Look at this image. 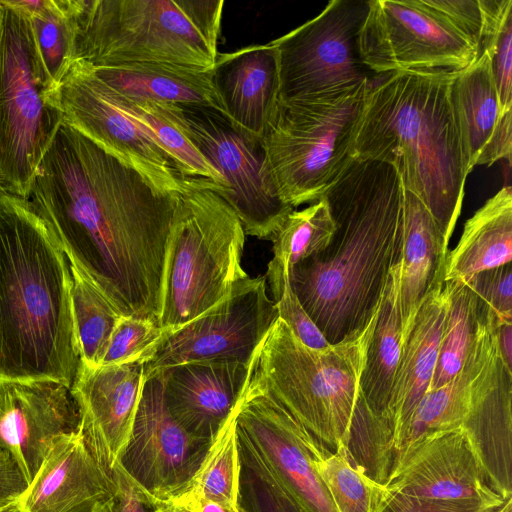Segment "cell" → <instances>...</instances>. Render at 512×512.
<instances>
[{
	"label": "cell",
	"mask_w": 512,
	"mask_h": 512,
	"mask_svg": "<svg viewBox=\"0 0 512 512\" xmlns=\"http://www.w3.org/2000/svg\"><path fill=\"white\" fill-rule=\"evenodd\" d=\"M335 223L322 198L302 210H293L273 238V258L266 281L273 299L279 295L289 272L299 262L323 251L330 243Z\"/></svg>",
	"instance_id": "obj_32"
},
{
	"label": "cell",
	"mask_w": 512,
	"mask_h": 512,
	"mask_svg": "<svg viewBox=\"0 0 512 512\" xmlns=\"http://www.w3.org/2000/svg\"><path fill=\"white\" fill-rule=\"evenodd\" d=\"M495 512H512V498L504 501Z\"/></svg>",
	"instance_id": "obj_50"
},
{
	"label": "cell",
	"mask_w": 512,
	"mask_h": 512,
	"mask_svg": "<svg viewBox=\"0 0 512 512\" xmlns=\"http://www.w3.org/2000/svg\"><path fill=\"white\" fill-rule=\"evenodd\" d=\"M165 332L153 321L121 315L100 365H143Z\"/></svg>",
	"instance_id": "obj_39"
},
{
	"label": "cell",
	"mask_w": 512,
	"mask_h": 512,
	"mask_svg": "<svg viewBox=\"0 0 512 512\" xmlns=\"http://www.w3.org/2000/svg\"><path fill=\"white\" fill-rule=\"evenodd\" d=\"M457 71L374 74L354 141V159L388 163L427 207L449 242L469 174L450 87Z\"/></svg>",
	"instance_id": "obj_4"
},
{
	"label": "cell",
	"mask_w": 512,
	"mask_h": 512,
	"mask_svg": "<svg viewBox=\"0 0 512 512\" xmlns=\"http://www.w3.org/2000/svg\"><path fill=\"white\" fill-rule=\"evenodd\" d=\"M3 452V449L0 448V454Z\"/></svg>",
	"instance_id": "obj_54"
},
{
	"label": "cell",
	"mask_w": 512,
	"mask_h": 512,
	"mask_svg": "<svg viewBox=\"0 0 512 512\" xmlns=\"http://www.w3.org/2000/svg\"><path fill=\"white\" fill-rule=\"evenodd\" d=\"M69 264L80 361L97 367L107 352L121 314L75 262L69 260Z\"/></svg>",
	"instance_id": "obj_36"
},
{
	"label": "cell",
	"mask_w": 512,
	"mask_h": 512,
	"mask_svg": "<svg viewBox=\"0 0 512 512\" xmlns=\"http://www.w3.org/2000/svg\"><path fill=\"white\" fill-rule=\"evenodd\" d=\"M111 476L116 484L113 512H152L151 506L140 496L119 464L114 467Z\"/></svg>",
	"instance_id": "obj_44"
},
{
	"label": "cell",
	"mask_w": 512,
	"mask_h": 512,
	"mask_svg": "<svg viewBox=\"0 0 512 512\" xmlns=\"http://www.w3.org/2000/svg\"><path fill=\"white\" fill-rule=\"evenodd\" d=\"M232 512H250L246 507H243L241 504L233 510Z\"/></svg>",
	"instance_id": "obj_53"
},
{
	"label": "cell",
	"mask_w": 512,
	"mask_h": 512,
	"mask_svg": "<svg viewBox=\"0 0 512 512\" xmlns=\"http://www.w3.org/2000/svg\"><path fill=\"white\" fill-rule=\"evenodd\" d=\"M222 188L185 178L168 239L159 325L173 332L222 300L240 280L246 234Z\"/></svg>",
	"instance_id": "obj_7"
},
{
	"label": "cell",
	"mask_w": 512,
	"mask_h": 512,
	"mask_svg": "<svg viewBox=\"0 0 512 512\" xmlns=\"http://www.w3.org/2000/svg\"><path fill=\"white\" fill-rule=\"evenodd\" d=\"M212 70L228 122L261 142L279 104L278 56L273 44L219 53Z\"/></svg>",
	"instance_id": "obj_23"
},
{
	"label": "cell",
	"mask_w": 512,
	"mask_h": 512,
	"mask_svg": "<svg viewBox=\"0 0 512 512\" xmlns=\"http://www.w3.org/2000/svg\"><path fill=\"white\" fill-rule=\"evenodd\" d=\"M447 240L427 207L404 188L399 306L403 341L426 298L443 284Z\"/></svg>",
	"instance_id": "obj_26"
},
{
	"label": "cell",
	"mask_w": 512,
	"mask_h": 512,
	"mask_svg": "<svg viewBox=\"0 0 512 512\" xmlns=\"http://www.w3.org/2000/svg\"><path fill=\"white\" fill-rule=\"evenodd\" d=\"M278 318L275 303L268 297L266 277L248 276L204 313L165 332L143 364L144 376L192 362L250 365Z\"/></svg>",
	"instance_id": "obj_12"
},
{
	"label": "cell",
	"mask_w": 512,
	"mask_h": 512,
	"mask_svg": "<svg viewBox=\"0 0 512 512\" xmlns=\"http://www.w3.org/2000/svg\"><path fill=\"white\" fill-rule=\"evenodd\" d=\"M447 312L430 389L452 380L463 368L482 324L484 303L468 279L445 281Z\"/></svg>",
	"instance_id": "obj_33"
},
{
	"label": "cell",
	"mask_w": 512,
	"mask_h": 512,
	"mask_svg": "<svg viewBox=\"0 0 512 512\" xmlns=\"http://www.w3.org/2000/svg\"><path fill=\"white\" fill-rule=\"evenodd\" d=\"M497 339L505 362L512 364V321H501L497 318Z\"/></svg>",
	"instance_id": "obj_48"
},
{
	"label": "cell",
	"mask_w": 512,
	"mask_h": 512,
	"mask_svg": "<svg viewBox=\"0 0 512 512\" xmlns=\"http://www.w3.org/2000/svg\"><path fill=\"white\" fill-rule=\"evenodd\" d=\"M237 406L240 461L252 476L299 512H337L313 462L316 437L260 388L251 371Z\"/></svg>",
	"instance_id": "obj_10"
},
{
	"label": "cell",
	"mask_w": 512,
	"mask_h": 512,
	"mask_svg": "<svg viewBox=\"0 0 512 512\" xmlns=\"http://www.w3.org/2000/svg\"><path fill=\"white\" fill-rule=\"evenodd\" d=\"M152 512H200L199 496L187 488L170 498L153 502Z\"/></svg>",
	"instance_id": "obj_47"
},
{
	"label": "cell",
	"mask_w": 512,
	"mask_h": 512,
	"mask_svg": "<svg viewBox=\"0 0 512 512\" xmlns=\"http://www.w3.org/2000/svg\"><path fill=\"white\" fill-rule=\"evenodd\" d=\"M64 249L29 199L0 191V377L70 387L80 361Z\"/></svg>",
	"instance_id": "obj_3"
},
{
	"label": "cell",
	"mask_w": 512,
	"mask_h": 512,
	"mask_svg": "<svg viewBox=\"0 0 512 512\" xmlns=\"http://www.w3.org/2000/svg\"><path fill=\"white\" fill-rule=\"evenodd\" d=\"M70 387L50 380L0 377V448L29 484L53 439L77 429Z\"/></svg>",
	"instance_id": "obj_18"
},
{
	"label": "cell",
	"mask_w": 512,
	"mask_h": 512,
	"mask_svg": "<svg viewBox=\"0 0 512 512\" xmlns=\"http://www.w3.org/2000/svg\"><path fill=\"white\" fill-rule=\"evenodd\" d=\"M368 0H332L323 11L271 41L279 68V100L346 93L374 74L362 61L359 35Z\"/></svg>",
	"instance_id": "obj_11"
},
{
	"label": "cell",
	"mask_w": 512,
	"mask_h": 512,
	"mask_svg": "<svg viewBox=\"0 0 512 512\" xmlns=\"http://www.w3.org/2000/svg\"><path fill=\"white\" fill-rule=\"evenodd\" d=\"M107 87L117 108L157 144L183 178L211 180L222 188L221 191L217 190L220 194L229 190L223 176L197 148L180 124L176 115V104L126 96Z\"/></svg>",
	"instance_id": "obj_31"
},
{
	"label": "cell",
	"mask_w": 512,
	"mask_h": 512,
	"mask_svg": "<svg viewBox=\"0 0 512 512\" xmlns=\"http://www.w3.org/2000/svg\"><path fill=\"white\" fill-rule=\"evenodd\" d=\"M399 282L398 262L389 272L360 380L361 394L368 410L378 421L386 450V422L403 346Z\"/></svg>",
	"instance_id": "obj_29"
},
{
	"label": "cell",
	"mask_w": 512,
	"mask_h": 512,
	"mask_svg": "<svg viewBox=\"0 0 512 512\" xmlns=\"http://www.w3.org/2000/svg\"><path fill=\"white\" fill-rule=\"evenodd\" d=\"M63 116L30 17L0 0V191L29 199Z\"/></svg>",
	"instance_id": "obj_9"
},
{
	"label": "cell",
	"mask_w": 512,
	"mask_h": 512,
	"mask_svg": "<svg viewBox=\"0 0 512 512\" xmlns=\"http://www.w3.org/2000/svg\"><path fill=\"white\" fill-rule=\"evenodd\" d=\"M248 493L252 507L250 512H299L288 499L253 476L248 482Z\"/></svg>",
	"instance_id": "obj_46"
},
{
	"label": "cell",
	"mask_w": 512,
	"mask_h": 512,
	"mask_svg": "<svg viewBox=\"0 0 512 512\" xmlns=\"http://www.w3.org/2000/svg\"><path fill=\"white\" fill-rule=\"evenodd\" d=\"M178 195L156 190L63 121L38 165L29 200L68 260L121 315L159 324Z\"/></svg>",
	"instance_id": "obj_1"
},
{
	"label": "cell",
	"mask_w": 512,
	"mask_h": 512,
	"mask_svg": "<svg viewBox=\"0 0 512 512\" xmlns=\"http://www.w3.org/2000/svg\"><path fill=\"white\" fill-rule=\"evenodd\" d=\"M359 49L373 74L460 71L479 56L468 38L422 0H368Z\"/></svg>",
	"instance_id": "obj_14"
},
{
	"label": "cell",
	"mask_w": 512,
	"mask_h": 512,
	"mask_svg": "<svg viewBox=\"0 0 512 512\" xmlns=\"http://www.w3.org/2000/svg\"><path fill=\"white\" fill-rule=\"evenodd\" d=\"M113 501V500H112ZM112 501L97 512H113Z\"/></svg>",
	"instance_id": "obj_52"
},
{
	"label": "cell",
	"mask_w": 512,
	"mask_h": 512,
	"mask_svg": "<svg viewBox=\"0 0 512 512\" xmlns=\"http://www.w3.org/2000/svg\"><path fill=\"white\" fill-rule=\"evenodd\" d=\"M116 484L76 429L56 436L32 481L15 502L17 512H97Z\"/></svg>",
	"instance_id": "obj_20"
},
{
	"label": "cell",
	"mask_w": 512,
	"mask_h": 512,
	"mask_svg": "<svg viewBox=\"0 0 512 512\" xmlns=\"http://www.w3.org/2000/svg\"><path fill=\"white\" fill-rule=\"evenodd\" d=\"M160 371L170 414L186 431L211 443L236 406L250 365L192 362Z\"/></svg>",
	"instance_id": "obj_22"
},
{
	"label": "cell",
	"mask_w": 512,
	"mask_h": 512,
	"mask_svg": "<svg viewBox=\"0 0 512 512\" xmlns=\"http://www.w3.org/2000/svg\"><path fill=\"white\" fill-rule=\"evenodd\" d=\"M368 81L339 95L279 100L261 146L271 178L294 209L322 199L354 160Z\"/></svg>",
	"instance_id": "obj_8"
},
{
	"label": "cell",
	"mask_w": 512,
	"mask_h": 512,
	"mask_svg": "<svg viewBox=\"0 0 512 512\" xmlns=\"http://www.w3.org/2000/svg\"><path fill=\"white\" fill-rule=\"evenodd\" d=\"M480 51L484 17L479 0H422Z\"/></svg>",
	"instance_id": "obj_42"
},
{
	"label": "cell",
	"mask_w": 512,
	"mask_h": 512,
	"mask_svg": "<svg viewBox=\"0 0 512 512\" xmlns=\"http://www.w3.org/2000/svg\"><path fill=\"white\" fill-rule=\"evenodd\" d=\"M27 487L16 461L3 450L0 454V507L15 503Z\"/></svg>",
	"instance_id": "obj_45"
},
{
	"label": "cell",
	"mask_w": 512,
	"mask_h": 512,
	"mask_svg": "<svg viewBox=\"0 0 512 512\" xmlns=\"http://www.w3.org/2000/svg\"><path fill=\"white\" fill-rule=\"evenodd\" d=\"M223 0H79L74 61L212 69Z\"/></svg>",
	"instance_id": "obj_5"
},
{
	"label": "cell",
	"mask_w": 512,
	"mask_h": 512,
	"mask_svg": "<svg viewBox=\"0 0 512 512\" xmlns=\"http://www.w3.org/2000/svg\"><path fill=\"white\" fill-rule=\"evenodd\" d=\"M177 118L197 148L223 176L219 193L238 216L246 235L272 241L294 210L281 197L261 142L237 131L219 113L175 105Z\"/></svg>",
	"instance_id": "obj_13"
},
{
	"label": "cell",
	"mask_w": 512,
	"mask_h": 512,
	"mask_svg": "<svg viewBox=\"0 0 512 512\" xmlns=\"http://www.w3.org/2000/svg\"><path fill=\"white\" fill-rule=\"evenodd\" d=\"M479 299L501 321H512L511 263L467 278Z\"/></svg>",
	"instance_id": "obj_40"
},
{
	"label": "cell",
	"mask_w": 512,
	"mask_h": 512,
	"mask_svg": "<svg viewBox=\"0 0 512 512\" xmlns=\"http://www.w3.org/2000/svg\"><path fill=\"white\" fill-rule=\"evenodd\" d=\"M273 302L279 318L305 345L315 349H323L330 345L301 305L291 288L289 279L285 281L281 292L273 299Z\"/></svg>",
	"instance_id": "obj_41"
},
{
	"label": "cell",
	"mask_w": 512,
	"mask_h": 512,
	"mask_svg": "<svg viewBox=\"0 0 512 512\" xmlns=\"http://www.w3.org/2000/svg\"><path fill=\"white\" fill-rule=\"evenodd\" d=\"M512 258V190L502 187L470 217L447 254L443 282L466 279Z\"/></svg>",
	"instance_id": "obj_30"
},
{
	"label": "cell",
	"mask_w": 512,
	"mask_h": 512,
	"mask_svg": "<svg viewBox=\"0 0 512 512\" xmlns=\"http://www.w3.org/2000/svg\"><path fill=\"white\" fill-rule=\"evenodd\" d=\"M461 428L495 492L512 498V370L499 348L497 324Z\"/></svg>",
	"instance_id": "obj_21"
},
{
	"label": "cell",
	"mask_w": 512,
	"mask_h": 512,
	"mask_svg": "<svg viewBox=\"0 0 512 512\" xmlns=\"http://www.w3.org/2000/svg\"><path fill=\"white\" fill-rule=\"evenodd\" d=\"M378 311L356 336L323 349L305 345L278 318L251 361L260 388L332 451L348 445Z\"/></svg>",
	"instance_id": "obj_6"
},
{
	"label": "cell",
	"mask_w": 512,
	"mask_h": 512,
	"mask_svg": "<svg viewBox=\"0 0 512 512\" xmlns=\"http://www.w3.org/2000/svg\"><path fill=\"white\" fill-rule=\"evenodd\" d=\"M446 312L447 291L443 282L421 305L403 341L386 422L390 472L393 446L430 389Z\"/></svg>",
	"instance_id": "obj_25"
},
{
	"label": "cell",
	"mask_w": 512,
	"mask_h": 512,
	"mask_svg": "<svg viewBox=\"0 0 512 512\" xmlns=\"http://www.w3.org/2000/svg\"><path fill=\"white\" fill-rule=\"evenodd\" d=\"M385 486L392 493L425 499L491 505L505 501L491 486L461 427L418 442L401 458Z\"/></svg>",
	"instance_id": "obj_19"
},
{
	"label": "cell",
	"mask_w": 512,
	"mask_h": 512,
	"mask_svg": "<svg viewBox=\"0 0 512 512\" xmlns=\"http://www.w3.org/2000/svg\"><path fill=\"white\" fill-rule=\"evenodd\" d=\"M484 25L479 55L489 58L503 112L512 110V0H479Z\"/></svg>",
	"instance_id": "obj_38"
},
{
	"label": "cell",
	"mask_w": 512,
	"mask_h": 512,
	"mask_svg": "<svg viewBox=\"0 0 512 512\" xmlns=\"http://www.w3.org/2000/svg\"><path fill=\"white\" fill-rule=\"evenodd\" d=\"M312 455L337 512H382L391 491L358 469L347 448L332 451L316 438Z\"/></svg>",
	"instance_id": "obj_34"
},
{
	"label": "cell",
	"mask_w": 512,
	"mask_h": 512,
	"mask_svg": "<svg viewBox=\"0 0 512 512\" xmlns=\"http://www.w3.org/2000/svg\"><path fill=\"white\" fill-rule=\"evenodd\" d=\"M335 231L321 252L294 265L289 282L330 344L360 333L379 310L399 262L404 187L396 168L354 159L324 195Z\"/></svg>",
	"instance_id": "obj_2"
},
{
	"label": "cell",
	"mask_w": 512,
	"mask_h": 512,
	"mask_svg": "<svg viewBox=\"0 0 512 512\" xmlns=\"http://www.w3.org/2000/svg\"><path fill=\"white\" fill-rule=\"evenodd\" d=\"M209 445L170 414L162 372L145 376L131 436L118 464L148 505L186 490Z\"/></svg>",
	"instance_id": "obj_16"
},
{
	"label": "cell",
	"mask_w": 512,
	"mask_h": 512,
	"mask_svg": "<svg viewBox=\"0 0 512 512\" xmlns=\"http://www.w3.org/2000/svg\"><path fill=\"white\" fill-rule=\"evenodd\" d=\"M79 0H49L40 13L29 16L36 47L55 88L74 62Z\"/></svg>",
	"instance_id": "obj_37"
},
{
	"label": "cell",
	"mask_w": 512,
	"mask_h": 512,
	"mask_svg": "<svg viewBox=\"0 0 512 512\" xmlns=\"http://www.w3.org/2000/svg\"><path fill=\"white\" fill-rule=\"evenodd\" d=\"M496 324V315L484 304L479 335L468 359L452 380L440 388L429 390L420 400L393 446L390 475L401 458L418 442L432 434L461 427L468 410L472 383L485 360Z\"/></svg>",
	"instance_id": "obj_28"
},
{
	"label": "cell",
	"mask_w": 512,
	"mask_h": 512,
	"mask_svg": "<svg viewBox=\"0 0 512 512\" xmlns=\"http://www.w3.org/2000/svg\"><path fill=\"white\" fill-rule=\"evenodd\" d=\"M199 510L200 512H232L225 506L202 497H199Z\"/></svg>",
	"instance_id": "obj_49"
},
{
	"label": "cell",
	"mask_w": 512,
	"mask_h": 512,
	"mask_svg": "<svg viewBox=\"0 0 512 512\" xmlns=\"http://www.w3.org/2000/svg\"><path fill=\"white\" fill-rule=\"evenodd\" d=\"M499 506L501 504L491 505L472 500H433L392 493L382 512H495Z\"/></svg>",
	"instance_id": "obj_43"
},
{
	"label": "cell",
	"mask_w": 512,
	"mask_h": 512,
	"mask_svg": "<svg viewBox=\"0 0 512 512\" xmlns=\"http://www.w3.org/2000/svg\"><path fill=\"white\" fill-rule=\"evenodd\" d=\"M238 406L222 424L188 486L199 497L230 510L239 506L241 461L237 434Z\"/></svg>",
	"instance_id": "obj_35"
},
{
	"label": "cell",
	"mask_w": 512,
	"mask_h": 512,
	"mask_svg": "<svg viewBox=\"0 0 512 512\" xmlns=\"http://www.w3.org/2000/svg\"><path fill=\"white\" fill-rule=\"evenodd\" d=\"M92 68L102 82L122 95L205 108L227 119L215 86L213 68L167 63H127Z\"/></svg>",
	"instance_id": "obj_27"
},
{
	"label": "cell",
	"mask_w": 512,
	"mask_h": 512,
	"mask_svg": "<svg viewBox=\"0 0 512 512\" xmlns=\"http://www.w3.org/2000/svg\"><path fill=\"white\" fill-rule=\"evenodd\" d=\"M144 380L140 363L92 367L79 361L70 386L77 430L109 474L131 436Z\"/></svg>",
	"instance_id": "obj_17"
},
{
	"label": "cell",
	"mask_w": 512,
	"mask_h": 512,
	"mask_svg": "<svg viewBox=\"0 0 512 512\" xmlns=\"http://www.w3.org/2000/svg\"><path fill=\"white\" fill-rule=\"evenodd\" d=\"M0 512H17L16 511V507H15V503H12V504H9V505H6V506H1L0 507Z\"/></svg>",
	"instance_id": "obj_51"
},
{
	"label": "cell",
	"mask_w": 512,
	"mask_h": 512,
	"mask_svg": "<svg viewBox=\"0 0 512 512\" xmlns=\"http://www.w3.org/2000/svg\"><path fill=\"white\" fill-rule=\"evenodd\" d=\"M63 121L137 171L156 190L178 195L185 178L157 144L114 104L90 64L74 61L56 88Z\"/></svg>",
	"instance_id": "obj_15"
},
{
	"label": "cell",
	"mask_w": 512,
	"mask_h": 512,
	"mask_svg": "<svg viewBox=\"0 0 512 512\" xmlns=\"http://www.w3.org/2000/svg\"><path fill=\"white\" fill-rule=\"evenodd\" d=\"M450 100L469 173L477 165L511 162L512 110L503 112L485 52L457 71Z\"/></svg>",
	"instance_id": "obj_24"
}]
</instances>
